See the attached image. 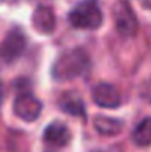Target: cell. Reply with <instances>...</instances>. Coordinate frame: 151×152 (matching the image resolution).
<instances>
[{"mask_svg": "<svg viewBox=\"0 0 151 152\" xmlns=\"http://www.w3.org/2000/svg\"><path fill=\"white\" fill-rule=\"evenodd\" d=\"M91 66L89 55L83 49H71L61 53L52 65V77L58 81H70L82 77Z\"/></svg>", "mask_w": 151, "mask_h": 152, "instance_id": "cell-1", "label": "cell"}, {"mask_svg": "<svg viewBox=\"0 0 151 152\" xmlns=\"http://www.w3.org/2000/svg\"><path fill=\"white\" fill-rule=\"evenodd\" d=\"M102 19V12L96 0L80 1L68 15L70 24L79 30H96L101 27Z\"/></svg>", "mask_w": 151, "mask_h": 152, "instance_id": "cell-2", "label": "cell"}, {"mask_svg": "<svg viewBox=\"0 0 151 152\" xmlns=\"http://www.w3.org/2000/svg\"><path fill=\"white\" fill-rule=\"evenodd\" d=\"M114 22L117 31L124 37H132L138 30V21L133 9L126 0H119L114 4Z\"/></svg>", "mask_w": 151, "mask_h": 152, "instance_id": "cell-3", "label": "cell"}, {"mask_svg": "<svg viewBox=\"0 0 151 152\" xmlns=\"http://www.w3.org/2000/svg\"><path fill=\"white\" fill-rule=\"evenodd\" d=\"M13 112L18 118L31 123L39 118L42 112V103L30 92H22L18 93V96L13 101Z\"/></svg>", "mask_w": 151, "mask_h": 152, "instance_id": "cell-4", "label": "cell"}, {"mask_svg": "<svg viewBox=\"0 0 151 152\" xmlns=\"http://www.w3.org/2000/svg\"><path fill=\"white\" fill-rule=\"evenodd\" d=\"M25 46H27L25 34L19 28H13L6 34L4 40L0 45V58L6 62H12L24 53Z\"/></svg>", "mask_w": 151, "mask_h": 152, "instance_id": "cell-5", "label": "cell"}, {"mask_svg": "<svg viewBox=\"0 0 151 152\" xmlns=\"http://www.w3.org/2000/svg\"><path fill=\"white\" fill-rule=\"evenodd\" d=\"M92 99L101 108H117L122 105V95L116 86L99 83L92 89Z\"/></svg>", "mask_w": 151, "mask_h": 152, "instance_id": "cell-6", "label": "cell"}, {"mask_svg": "<svg viewBox=\"0 0 151 152\" xmlns=\"http://www.w3.org/2000/svg\"><path fill=\"white\" fill-rule=\"evenodd\" d=\"M33 25L34 28L42 33V34H50L53 33L55 27H56V18L55 13L49 6H37L36 10L33 12Z\"/></svg>", "mask_w": 151, "mask_h": 152, "instance_id": "cell-7", "label": "cell"}, {"mask_svg": "<svg viewBox=\"0 0 151 152\" xmlns=\"http://www.w3.org/2000/svg\"><path fill=\"white\" fill-rule=\"evenodd\" d=\"M43 139H45V142H48L49 145H53V146H65L70 142L71 134L65 124L52 123L45 129Z\"/></svg>", "mask_w": 151, "mask_h": 152, "instance_id": "cell-8", "label": "cell"}, {"mask_svg": "<svg viewBox=\"0 0 151 152\" xmlns=\"http://www.w3.org/2000/svg\"><path fill=\"white\" fill-rule=\"evenodd\" d=\"M59 106L65 114L70 115H85V102L77 92H65L59 99Z\"/></svg>", "mask_w": 151, "mask_h": 152, "instance_id": "cell-9", "label": "cell"}, {"mask_svg": "<svg viewBox=\"0 0 151 152\" xmlns=\"http://www.w3.org/2000/svg\"><path fill=\"white\" fill-rule=\"evenodd\" d=\"M94 126L101 134L105 136H116L123 130V121L105 115H96L94 118Z\"/></svg>", "mask_w": 151, "mask_h": 152, "instance_id": "cell-10", "label": "cell"}, {"mask_svg": "<svg viewBox=\"0 0 151 152\" xmlns=\"http://www.w3.org/2000/svg\"><path fill=\"white\" fill-rule=\"evenodd\" d=\"M132 139L138 146L151 145V117H145L133 130Z\"/></svg>", "mask_w": 151, "mask_h": 152, "instance_id": "cell-11", "label": "cell"}, {"mask_svg": "<svg viewBox=\"0 0 151 152\" xmlns=\"http://www.w3.org/2000/svg\"><path fill=\"white\" fill-rule=\"evenodd\" d=\"M141 1V4L145 7V9H150L151 10V0H139Z\"/></svg>", "mask_w": 151, "mask_h": 152, "instance_id": "cell-12", "label": "cell"}]
</instances>
